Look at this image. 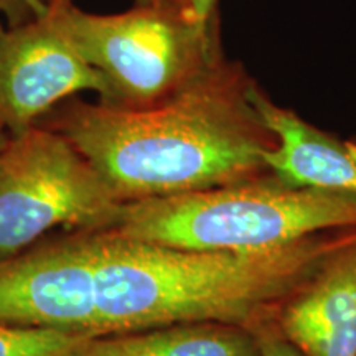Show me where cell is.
Segmentation results:
<instances>
[{
  "instance_id": "8fae6325",
  "label": "cell",
  "mask_w": 356,
  "mask_h": 356,
  "mask_svg": "<svg viewBox=\"0 0 356 356\" xmlns=\"http://www.w3.org/2000/svg\"><path fill=\"white\" fill-rule=\"evenodd\" d=\"M92 335L0 323V356H78Z\"/></svg>"
},
{
  "instance_id": "7a4b0ae2",
  "label": "cell",
  "mask_w": 356,
  "mask_h": 356,
  "mask_svg": "<svg viewBox=\"0 0 356 356\" xmlns=\"http://www.w3.org/2000/svg\"><path fill=\"white\" fill-rule=\"evenodd\" d=\"M355 233L332 231L259 252H213L92 231L95 335L190 323L257 332Z\"/></svg>"
},
{
  "instance_id": "e0dca14e",
  "label": "cell",
  "mask_w": 356,
  "mask_h": 356,
  "mask_svg": "<svg viewBox=\"0 0 356 356\" xmlns=\"http://www.w3.org/2000/svg\"><path fill=\"white\" fill-rule=\"evenodd\" d=\"M0 3H2V0H0Z\"/></svg>"
},
{
  "instance_id": "7c38bea8",
  "label": "cell",
  "mask_w": 356,
  "mask_h": 356,
  "mask_svg": "<svg viewBox=\"0 0 356 356\" xmlns=\"http://www.w3.org/2000/svg\"><path fill=\"white\" fill-rule=\"evenodd\" d=\"M259 343V356H302L296 346L289 343L274 323L266 325L256 332Z\"/></svg>"
},
{
  "instance_id": "6da1fadb",
  "label": "cell",
  "mask_w": 356,
  "mask_h": 356,
  "mask_svg": "<svg viewBox=\"0 0 356 356\" xmlns=\"http://www.w3.org/2000/svg\"><path fill=\"white\" fill-rule=\"evenodd\" d=\"M262 89L225 56L160 104L131 109L78 104L61 134L121 203L254 180L274 172L277 147L261 109Z\"/></svg>"
},
{
  "instance_id": "2e32d148",
  "label": "cell",
  "mask_w": 356,
  "mask_h": 356,
  "mask_svg": "<svg viewBox=\"0 0 356 356\" xmlns=\"http://www.w3.org/2000/svg\"><path fill=\"white\" fill-rule=\"evenodd\" d=\"M3 142H6V139H3L2 132H0V147H2V144H3Z\"/></svg>"
},
{
  "instance_id": "ba28073f",
  "label": "cell",
  "mask_w": 356,
  "mask_h": 356,
  "mask_svg": "<svg viewBox=\"0 0 356 356\" xmlns=\"http://www.w3.org/2000/svg\"><path fill=\"white\" fill-rule=\"evenodd\" d=\"M275 327L302 356H356V233L284 302Z\"/></svg>"
},
{
  "instance_id": "9a60e30c",
  "label": "cell",
  "mask_w": 356,
  "mask_h": 356,
  "mask_svg": "<svg viewBox=\"0 0 356 356\" xmlns=\"http://www.w3.org/2000/svg\"><path fill=\"white\" fill-rule=\"evenodd\" d=\"M149 2H154V0H137V3H139V6L140 3H149Z\"/></svg>"
},
{
  "instance_id": "5b68a950",
  "label": "cell",
  "mask_w": 356,
  "mask_h": 356,
  "mask_svg": "<svg viewBox=\"0 0 356 356\" xmlns=\"http://www.w3.org/2000/svg\"><path fill=\"white\" fill-rule=\"evenodd\" d=\"M121 204L61 132L29 127L0 147V259L60 225L108 229Z\"/></svg>"
},
{
  "instance_id": "4fadbf2b",
  "label": "cell",
  "mask_w": 356,
  "mask_h": 356,
  "mask_svg": "<svg viewBox=\"0 0 356 356\" xmlns=\"http://www.w3.org/2000/svg\"><path fill=\"white\" fill-rule=\"evenodd\" d=\"M191 12L200 22L210 24L216 20V3L218 0H188Z\"/></svg>"
},
{
  "instance_id": "30bf717a",
  "label": "cell",
  "mask_w": 356,
  "mask_h": 356,
  "mask_svg": "<svg viewBox=\"0 0 356 356\" xmlns=\"http://www.w3.org/2000/svg\"><path fill=\"white\" fill-rule=\"evenodd\" d=\"M78 356H259V343L248 328L190 323L95 337Z\"/></svg>"
},
{
  "instance_id": "3957f363",
  "label": "cell",
  "mask_w": 356,
  "mask_h": 356,
  "mask_svg": "<svg viewBox=\"0 0 356 356\" xmlns=\"http://www.w3.org/2000/svg\"><path fill=\"white\" fill-rule=\"evenodd\" d=\"M356 228V195L270 172L218 188L122 203L111 231L162 246L259 252Z\"/></svg>"
},
{
  "instance_id": "277c9868",
  "label": "cell",
  "mask_w": 356,
  "mask_h": 356,
  "mask_svg": "<svg viewBox=\"0 0 356 356\" xmlns=\"http://www.w3.org/2000/svg\"><path fill=\"white\" fill-rule=\"evenodd\" d=\"M109 86L113 106L160 104L221 60L218 20L204 24L188 0L137 3L118 15H92L58 0L44 13Z\"/></svg>"
},
{
  "instance_id": "9c48e42d",
  "label": "cell",
  "mask_w": 356,
  "mask_h": 356,
  "mask_svg": "<svg viewBox=\"0 0 356 356\" xmlns=\"http://www.w3.org/2000/svg\"><path fill=\"white\" fill-rule=\"evenodd\" d=\"M261 109L277 147L267 155L274 173L297 185L356 195V144L338 139L291 109L274 104L266 92Z\"/></svg>"
},
{
  "instance_id": "5bb4252c",
  "label": "cell",
  "mask_w": 356,
  "mask_h": 356,
  "mask_svg": "<svg viewBox=\"0 0 356 356\" xmlns=\"http://www.w3.org/2000/svg\"><path fill=\"white\" fill-rule=\"evenodd\" d=\"M22 2L37 15V19H40V17H43L44 13L48 12V8H50L55 2H58V0H22Z\"/></svg>"
},
{
  "instance_id": "8992f818",
  "label": "cell",
  "mask_w": 356,
  "mask_h": 356,
  "mask_svg": "<svg viewBox=\"0 0 356 356\" xmlns=\"http://www.w3.org/2000/svg\"><path fill=\"white\" fill-rule=\"evenodd\" d=\"M0 323L96 337L89 234L0 259Z\"/></svg>"
},
{
  "instance_id": "52a82bcc",
  "label": "cell",
  "mask_w": 356,
  "mask_h": 356,
  "mask_svg": "<svg viewBox=\"0 0 356 356\" xmlns=\"http://www.w3.org/2000/svg\"><path fill=\"white\" fill-rule=\"evenodd\" d=\"M84 89L109 99L106 79L47 17L0 29V126L19 134L56 101Z\"/></svg>"
}]
</instances>
